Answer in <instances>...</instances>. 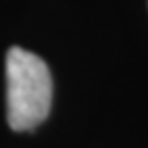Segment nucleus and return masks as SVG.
Returning <instances> with one entry per match:
<instances>
[{"label": "nucleus", "instance_id": "f257e3e1", "mask_svg": "<svg viewBox=\"0 0 148 148\" xmlns=\"http://www.w3.org/2000/svg\"><path fill=\"white\" fill-rule=\"evenodd\" d=\"M51 107V74L45 62L23 47L6 53V119L16 132L37 127Z\"/></svg>", "mask_w": 148, "mask_h": 148}]
</instances>
